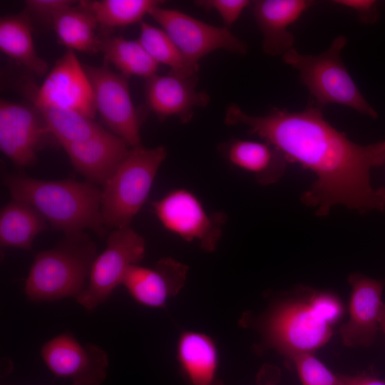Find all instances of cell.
I'll return each mask as SVG.
<instances>
[{"instance_id":"20","label":"cell","mask_w":385,"mask_h":385,"mask_svg":"<svg viewBox=\"0 0 385 385\" xmlns=\"http://www.w3.org/2000/svg\"><path fill=\"white\" fill-rule=\"evenodd\" d=\"M177 359L187 385H223L218 376L217 346L205 334L183 332L177 344Z\"/></svg>"},{"instance_id":"21","label":"cell","mask_w":385,"mask_h":385,"mask_svg":"<svg viewBox=\"0 0 385 385\" xmlns=\"http://www.w3.org/2000/svg\"><path fill=\"white\" fill-rule=\"evenodd\" d=\"M0 50L38 77L48 73V63L36 51L31 16L26 11L1 18Z\"/></svg>"},{"instance_id":"11","label":"cell","mask_w":385,"mask_h":385,"mask_svg":"<svg viewBox=\"0 0 385 385\" xmlns=\"http://www.w3.org/2000/svg\"><path fill=\"white\" fill-rule=\"evenodd\" d=\"M41 355L53 375L71 379V385H101L107 376V353L92 343L81 344L70 332L46 342Z\"/></svg>"},{"instance_id":"1","label":"cell","mask_w":385,"mask_h":385,"mask_svg":"<svg viewBox=\"0 0 385 385\" xmlns=\"http://www.w3.org/2000/svg\"><path fill=\"white\" fill-rule=\"evenodd\" d=\"M314 103L301 111L274 108L265 115H252L237 105L226 108L225 123L242 124L248 133L277 149L288 163H297L316 176L302 195L306 205L326 216L344 205L365 213L385 210V188H374L371 170L385 165V141L357 144L325 120Z\"/></svg>"},{"instance_id":"18","label":"cell","mask_w":385,"mask_h":385,"mask_svg":"<svg viewBox=\"0 0 385 385\" xmlns=\"http://www.w3.org/2000/svg\"><path fill=\"white\" fill-rule=\"evenodd\" d=\"M307 0H259L253 3V14L262 35V49L270 56L282 57L294 48L289 26L312 5Z\"/></svg>"},{"instance_id":"3","label":"cell","mask_w":385,"mask_h":385,"mask_svg":"<svg viewBox=\"0 0 385 385\" xmlns=\"http://www.w3.org/2000/svg\"><path fill=\"white\" fill-rule=\"evenodd\" d=\"M312 288L299 287L274 302L257 322L268 348L289 362L302 354H314L331 339L333 327L314 310Z\"/></svg>"},{"instance_id":"6","label":"cell","mask_w":385,"mask_h":385,"mask_svg":"<svg viewBox=\"0 0 385 385\" xmlns=\"http://www.w3.org/2000/svg\"><path fill=\"white\" fill-rule=\"evenodd\" d=\"M166 156L163 146L130 148L117 170L103 185L101 212L106 228L130 226L146 201Z\"/></svg>"},{"instance_id":"4","label":"cell","mask_w":385,"mask_h":385,"mask_svg":"<svg viewBox=\"0 0 385 385\" xmlns=\"http://www.w3.org/2000/svg\"><path fill=\"white\" fill-rule=\"evenodd\" d=\"M96 257V245L86 234L67 235L36 254L25 282L26 297L36 303L76 298L87 286Z\"/></svg>"},{"instance_id":"13","label":"cell","mask_w":385,"mask_h":385,"mask_svg":"<svg viewBox=\"0 0 385 385\" xmlns=\"http://www.w3.org/2000/svg\"><path fill=\"white\" fill-rule=\"evenodd\" d=\"M47 133L46 125L36 108L1 100L0 149L14 164L20 167L34 164Z\"/></svg>"},{"instance_id":"31","label":"cell","mask_w":385,"mask_h":385,"mask_svg":"<svg viewBox=\"0 0 385 385\" xmlns=\"http://www.w3.org/2000/svg\"><path fill=\"white\" fill-rule=\"evenodd\" d=\"M77 3L71 0H27L24 11L51 24L56 14Z\"/></svg>"},{"instance_id":"8","label":"cell","mask_w":385,"mask_h":385,"mask_svg":"<svg viewBox=\"0 0 385 385\" xmlns=\"http://www.w3.org/2000/svg\"><path fill=\"white\" fill-rule=\"evenodd\" d=\"M153 210L162 225L187 242H197L208 252L215 251L227 216L208 212L191 191L178 188L153 202Z\"/></svg>"},{"instance_id":"23","label":"cell","mask_w":385,"mask_h":385,"mask_svg":"<svg viewBox=\"0 0 385 385\" xmlns=\"http://www.w3.org/2000/svg\"><path fill=\"white\" fill-rule=\"evenodd\" d=\"M51 25L58 43L68 49L89 53L100 51L101 37L96 33L98 25L78 1L56 14Z\"/></svg>"},{"instance_id":"26","label":"cell","mask_w":385,"mask_h":385,"mask_svg":"<svg viewBox=\"0 0 385 385\" xmlns=\"http://www.w3.org/2000/svg\"><path fill=\"white\" fill-rule=\"evenodd\" d=\"M41 115L50 134L59 144L87 140L105 129L75 111L61 107L34 105Z\"/></svg>"},{"instance_id":"28","label":"cell","mask_w":385,"mask_h":385,"mask_svg":"<svg viewBox=\"0 0 385 385\" xmlns=\"http://www.w3.org/2000/svg\"><path fill=\"white\" fill-rule=\"evenodd\" d=\"M289 363L295 368L302 385H344L340 374L329 369L314 354H302Z\"/></svg>"},{"instance_id":"16","label":"cell","mask_w":385,"mask_h":385,"mask_svg":"<svg viewBox=\"0 0 385 385\" xmlns=\"http://www.w3.org/2000/svg\"><path fill=\"white\" fill-rule=\"evenodd\" d=\"M188 267L171 257H164L152 267L132 265L122 284L138 302L150 307H163L185 285Z\"/></svg>"},{"instance_id":"17","label":"cell","mask_w":385,"mask_h":385,"mask_svg":"<svg viewBox=\"0 0 385 385\" xmlns=\"http://www.w3.org/2000/svg\"><path fill=\"white\" fill-rule=\"evenodd\" d=\"M61 145L77 172L88 182L102 185L115 173L130 149L125 140L106 130L87 140Z\"/></svg>"},{"instance_id":"2","label":"cell","mask_w":385,"mask_h":385,"mask_svg":"<svg viewBox=\"0 0 385 385\" xmlns=\"http://www.w3.org/2000/svg\"><path fill=\"white\" fill-rule=\"evenodd\" d=\"M3 183L13 199L34 207L66 236L79 235L85 230H93L101 237L106 232L101 212V190L93 183L9 174Z\"/></svg>"},{"instance_id":"32","label":"cell","mask_w":385,"mask_h":385,"mask_svg":"<svg viewBox=\"0 0 385 385\" xmlns=\"http://www.w3.org/2000/svg\"><path fill=\"white\" fill-rule=\"evenodd\" d=\"M334 4L354 10L359 19L365 24H374L379 19L378 3L374 0H336Z\"/></svg>"},{"instance_id":"25","label":"cell","mask_w":385,"mask_h":385,"mask_svg":"<svg viewBox=\"0 0 385 385\" xmlns=\"http://www.w3.org/2000/svg\"><path fill=\"white\" fill-rule=\"evenodd\" d=\"M162 1L98 0L79 1L78 5L88 11L104 30L121 28L143 21V18Z\"/></svg>"},{"instance_id":"14","label":"cell","mask_w":385,"mask_h":385,"mask_svg":"<svg viewBox=\"0 0 385 385\" xmlns=\"http://www.w3.org/2000/svg\"><path fill=\"white\" fill-rule=\"evenodd\" d=\"M347 280L351 291L349 319L340 327L342 341L347 347H369L374 343L379 329L385 281L360 273L351 274Z\"/></svg>"},{"instance_id":"12","label":"cell","mask_w":385,"mask_h":385,"mask_svg":"<svg viewBox=\"0 0 385 385\" xmlns=\"http://www.w3.org/2000/svg\"><path fill=\"white\" fill-rule=\"evenodd\" d=\"M34 105L61 107L93 120L97 113L90 81L73 50L67 49L33 98Z\"/></svg>"},{"instance_id":"5","label":"cell","mask_w":385,"mask_h":385,"mask_svg":"<svg viewBox=\"0 0 385 385\" xmlns=\"http://www.w3.org/2000/svg\"><path fill=\"white\" fill-rule=\"evenodd\" d=\"M346 43V36L340 35L319 54H302L293 48L282 58L298 71L314 105L323 108L328 104H339L376 119L377 111L363 96L342 58Z\"/></svg>"},{"instance_id":"19","label":"cell","mask_w":385,"mask_h":385,"mask_svg":"<svg viewBox=\"0 0 385 385\" xmlns=\"http://www.w3.org/2000/svg\"><path fill=\"white\" fill-rule=\"evenodd\" d=\"M219 151L230 164L252 174L262 185L279 181L288 163L278 149L264 140L231 138L219 145Z\"/></svg>"},{"instance_id":"35","label":"cell","mask_w":385,"mask_h":385,"mask_svg":"<svg viewBox=\"0 0 385 385\" xmlns=\"http://www.w3.org/2000/svg\"><path fill=\"white\" fill-rule=\"evenodd\" d=\"M262 385H277V382L275 381V380H270V381H265L264 384H262Z\"/></svg>"},{"instance_id":"10","label":"cell","mask_w":385,"mask_h":385,"mask_svg":"<svg viewBox=\"0 0 385 385\" xmlns=\"http://www.w3.org/2000/svg\"><path fill=\"white\" fill-rule=\"evenodd\" d=\"M149 15L194 63L198 64L202 58L219 49L241 55L247 52V44L225 26H215L160 6L153 8Z\"/></svg>"},{"instance_id":"22","label":"cell","mask_w":385,"mask_h":385,"mask_svg":"<svg viewBox=\"0 0 385 385\" xmlns=\"http://www.w3.org/2000/svg\"><path fill=\"white\" fill-rule=\"evenodd\" d=\"M46 222L34 207L13 199L1 210V247L30 250L35 237L47 228Z\"/></svg>"},{"instance_id":"33","label":"cell","mask_w":385,"mask_h":385,"mask_svg":"<svg viewBox=\"0 0 385 385\" xmlns=\"http://www.w3.org/2000/svg\"><path fill=\"white\" fill-rule=\"evenodd\" d=\"M344 385H385V381L371 372L341 374Z\"/></svg>"},{"instance_id":"30","label":"cell","mask_w":385,"mask_h":385,"mask_svg":"<svg viewBox=\"0 0 385 385\" xmlns=\"http://www.w3.org/2000/svg\"><path fill=\"white\" fill-rule=\"evenodd\" d=\"M195 3L205 10H215L222 19L224 26L230 28L251 1L248 0H199Z\"/></svg>"},{"instance_id":"7","label":"cell","mask_w":385,"mask_h":385,"mask_svg":"<svg viewBox=\"0 0 385 385\" xmlns=\"http://www.w3.org/2000/svg\"><path fill=\"white\" fill-rule=\"evenodd\" d=\"M144 238L133 229H113L107 236L106 247L94 260L86 289L76 298L88 311L106 302L122 284L128 270L144 257Z\"/></svg>"},{"instance_id":"34","label":"cell","mask_w":385,"mask_h":385,"mask_svg":"<svg viewBox=\"0 0 385 385\" xmlns=\"http://www.w3.org/2000/svg\"><path fill=\"white\" fill-rule=\"evenodd\" d=\"M379 329L382 331L385 337V302H384L382 305L381 313H380Z\"/></svg>"},{"instance_id":"24","label":"cell","mask_w":385,"mask_h":385,"mask_svg":"<svg viewBox=\"0 0 385 385\" xmlns=\"http://www.w3.org/2000/svg\"><path fill=\"white\" fill-rule=\"evenodd\" d=\"M100 51L106 61L113 65L120 74L145 79L156 74V63L138 41L125 39L120 36H101Z\"/></svg>"},{"instance_id":"9","label":"cell","mask_w":385,"mask_h":385,"mask_svg":"<svg viewBox=\"0 0 385 385\" xmlns=\"http://www.w3.org/2000/svg\"><path fill=\"white\" fill-rule=\"evenodd\" d=\"M83 68L92 87L96 111L103 123L130 148L141 145V119L133 103L127 78L106 66Z\"/></svg>"},{"instance_id":"15","label":"cell","mask_w":385,"mask_h":385,"mask_svg":"<svg viewBox=\"0 0 385 385\" xmlns=\"http://www.w3.org/2000/svg\"><path fill=\"white\" fill-rule=\"evenodd\" d=\"M197 81L196 76H183L171 73L149 77L145 89L148 108L162 120L174 116L182 123H188L194 109L205 107L210 101L208 93L196 90Z\"/></svg>"},{"instance_id":"27","label":"cell","mask_w":385,"mask_h":385,"mask_svg":"<svg viewBox=\"0 0 385 385\" xmlns=\"http://www.w3.org/2000/svg\"><path fill=\"white\" fill-rule=\"evenodd\" d=\"M138 41L156 63L170 67V73L183 76H196L199 64L188 59L163 29L141 21Z\"/></svg>"},{"instance_id":"29","label":"cell","mask_w":385,"mask_h":385,"mask_svg":"<svg viewBox=\"0 0 385 385\" xmlns=\"http://www.w3.org/2000/svg\"><path fill=\"white\" fill-rule=\"evenodd\" d=\"M310 303L316 313L332 327L342 319L346 312L342 299L329 290L312 289Z\"/></svg>"}]
</instances>
